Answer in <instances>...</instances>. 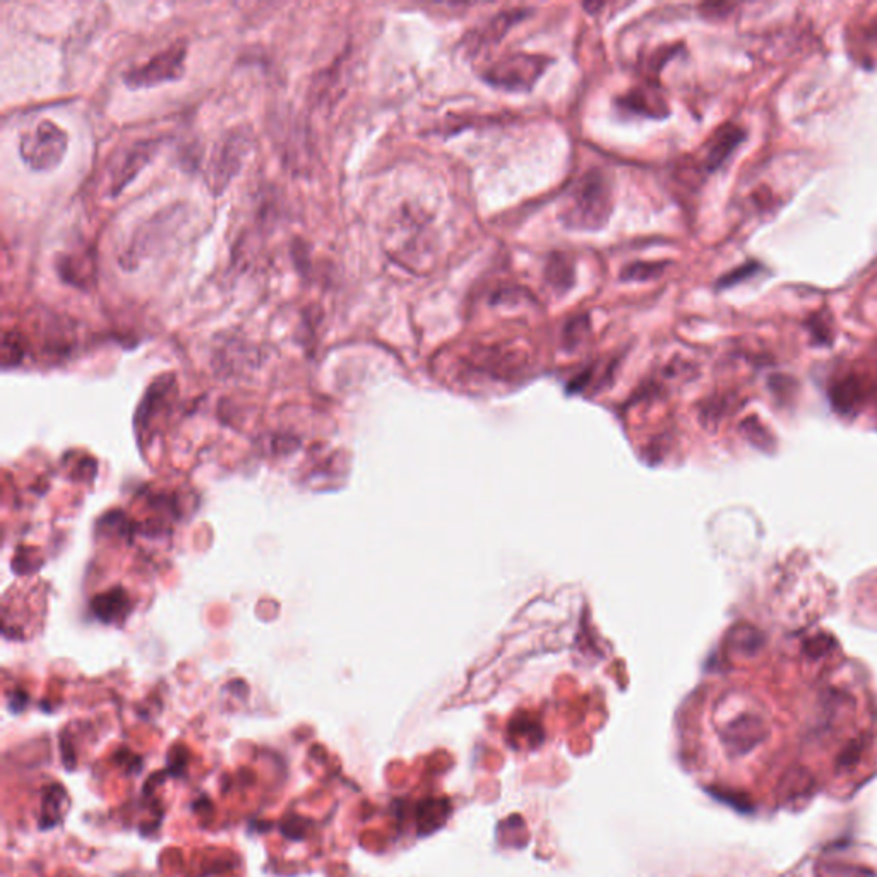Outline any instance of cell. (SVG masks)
<instances>
[{
	"label": "cell",
	"mask_w": 877,
	"mask_h": 877,
	"mask_svg": "<svg viewBox=\"0 0 877 877\" xmlns=\"http://www.w3.org/2000/svg\"><path fill=\"white\" fill-rule=\"evenodd\" d=\"M740 139H742V132L734 126H725L723 129L718 131L713 141L710 144V150H708V156H706V168L708 170H716V168L720 167L725 160H727L728 155L735 150V146L740 143Z\"/></svg>",
	"instance_id": "obj_11"
},
{
	"label": "cell",
	"mask_w": 877,
	"mask_h": 877,
	"mask_svg": "<svg viewBox=\"0 0 877 877\" xmlns=\"http://www.w3.org/2000/svg\"><path fill=\"white\" fill-rule=\"evenodd\" d=\"M663 269H665L663 263H634L622 271V278L624 280H650V278L662 275Z\"/></svg>",
	"instance_id": "obj_16"
},
{
	"label": "cell",
	"mask_w": 877,
	"mask_h": 877,
	"mask_svg": "<svg viewBox=\"0 0 877 877\" xmlns=\"http://www.w3.org/2000/svg\"><path fill=\"white\" fill-rule=\"evenodd\" d=\"M770 734L768 725L763 718L754 715H744L730 723L722 732V740L727 751L735 756H744L759 744H763Z\"/></svg>",
	"instance_id": "obj_8"
},
{
	"label": "cell",
	"mask_w": 877,
	"mask_h": 877,
	"mask_svg": "<svg viewBox=\"0 0 877 877\" xmlns=\"http://www.w3.org/2000/svg\"><path fill=\"white\" fill-rule=\"evenodd\" d=\"M57 269L59 275L74 287L88 288L93 285L95 261L88 252H72L60 257Z\"/></svg>",
	"instance_id": "obj_10"
},
{
	"label": "cell",
	"mask_w": 877,
	"mask_h": 877,
	"mask_svg": "<svg viewBox=\"0 0 877 877\" xmlns=\"http://www.w3.org/2000/svg\"><path fill=\"white\" fill-rule=\"evenodd\" d=\"M184 218V211L180 206H172L156 213L134 232L126 249L120 254V266L126 269L138 268L144 257L160 249L158 245H162L168 237H172V233L179 230Z\"/></svg>",
	"instance_id": "obj_4"
},
{
	"label": "cell",
	"mask_w": 877,
	"mask_h": 877,
	"mask_svg": "<svg viewBox=\"0 0 877 877\" xmlns=\"http://www.w3.org/2000/svg\"><path fill=\"white\" fill-rule=\"evenodd\" d=\"M187 45L175 42L162 52L153 55L141 66L132 67L124 74V83L132 90L155 88L158 84L170 83L184 76Z\"/></svg>",
	"instance_id": "obj_5"
},
{
	"label": "cell",
	"mask_w": 877,
	"mask_h": 877,
	"mask_svg": "<svg viewBox=\"0 0 877 877\" xmlns=\"http://www.w3.org/2000/svg\"><path fill=\"white\" fill-rule=\"evenodd\" d=\"M24 355L23 336L16 331H7L4 335V343H2V360L4 365L19 364V360Z\"/></svg>",
	"instance_id": "obj_15"
},
{
	"label": "cell",
	"mask_w": 877,
	"mask_h": 877,
	"mask_svg": "<svg viewBox=\"0 0 877 877\" xmlns=\"http://www.w3.org/2000/svg\"><path fill=\"white\" fill-rule=\"evenodd\" d=\"M162 143V138L139 139V141H134L126 146L124 151H120L119 155L115 156L108 167V177H110L108 191L112 196H117L124 191L127 185L141 174V170L158 153Z\"/></svg>",
	"instance_id": "obj_7"
},
{
	"label": "cell",
	"mask_w": 877,
	"mask_h": 877,
	"mask_svg": "<svg viewBox=\"0 0 877 877\" xmlns=\"http://www.w3.org/2000/svg\"><path fill=\"white\" fill-rule=\"evenodd\" d=\"M651 96L648 93H643V91H636L633 95L624 98V107L631 108V110L639 112V114L653 115V117L663 115V103L648 102Z\"/></svg>",
	"instance_id": "obj_14"
},
{
	"label": "cell",
	"mask_w": 877,
	"mask_h": 877,
	"mask_svg": "<svg viewBox=\"0 0 877 877\" xmlns=\"http://www.w3.org/2000/svg\"><path fill=\"white\" fill-rule=\"evenodd\" d=\"M610 213L612 189L609 177L602 170H591L581 177L571 192L564 209V221L578 230H597L607 223Z\"/></svg>",
	"instance_id": "obj_1"
},
{
	"label": "cell",
	"mask_w": 877,
	"mask_h": 877,
	"mask_svg": "<svg viewBox=\"0 0 877 877\" xmlns=\"http://www.w3.org/2000/svg\"><path fill=\"white\" fill-rule=\"evenodd\" d=\"M814 792H816V778L804 766H794L785 771L776 788L780 804L788 809L806 804Z\"/></svg>",
	"instance_id": "obj_9"
},
{
	"label": "cell",
	"mask_w": 877,
	"mask_h": 877,
	"mask_svg": "<svg viewBox=\"0 0 877 877\" xmlns=\"http://www.w3.org/2000/svg\"><path fill=\"white\" fill-rule=\"evenodd\" d=\"M732 641H734V645L737 646L740 651H744V645H746V643H749L752 651L758 650L761 643H763L761 634H759L756 629H752V627L749 626L737 627L734 634H732Z\"/></svg>",
	"instance_id": "obj_17"
},
{
	"label": "cell",
	"mask_w": 877,
	"mask_h": 877,
	"mask_svg": "<svg viewBox=\"0 0 877 877\" xmlns=\"http://www.w3.org/2000/svg\"><path fill=\"white\" fill-rule=\"evenodd\" d=\"M545 273H547V280H549L550 285L557 288V290H567V288H571V285H573L574 271L564 256L557 254V256L552 257L549 264H547V271Z\"/></svg>",
	"instance_id": "obj_13"
},
{
	"label": "cell",
	"mask_w": 877,
	"mask_h": 877,
	"mask_svg": "<svg viewBox=\"0 0 877 877\" xmlns=\"http://www.w3.org/2000/svg\"><path fill=\"white\" fill-rule=\"evenodd\" d=\"M812 877H876V872L864 864L821 859L812 867Z\"/></svg>",
	"instance_id": "obj_12"
},
{
	"label": "cell",
	"mask_w": 877,
	"mask_h": 877,
	"mask_svg": "<svg viewBox=\"0 0 877 877\" xmlns=\"http://www.w3.org/2000/svg\"><path fill=\"white\" fill-rule=\"evenodd\" d=\"M67 138L52 120H38L35 126L28 127L19 136V155L26 165L38 172H48L59 167L66 156Z\"/></svg>",
	"instance_id": "obj_2"
},
{
	"label": "cell",
	"mask_w": 877,
	"mask_h": 877,
	"mask_svg": "<svg viewBox=\"0 0 877 877\" xmlns=\"http://www.w3.org/2000/svg\"><path fill=\"white\" fill-rule=\"evenodd\" d=\"M550 60L542 55L518 54L499 60L490 67L485 79L494 86L509 91L530 90L542 76Z\"/></svg>",
	"instance_id": "obj_6"
},
{
	"label": "cell",
	"mask_w": 877,
	"mask_h": 877,
	"mask_svg": "<svg viewBox=\"0 0 877 877\" xmlns=\"http://www.w3.org/2000/svg\"><path fill=\"white\" fill-rule=\"evenodd\" d=\"M252 148V134L247 127H237L228 131L216 144L209 158L208 187L213 194H223L242 167Z\"/></svg>",
	"instance_id": "obj_3"
}]
</instances>
